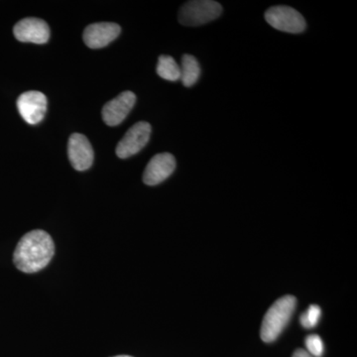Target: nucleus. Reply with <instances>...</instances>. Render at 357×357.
<instances>
[{
  "label": "nucleus",
  "mask_w": 357,
  "mask_h": 357,
  "mask_svg": "<svg viewBox=\"0 0 357 357\" xmlns=\"http://www.w3.org/2000/svg\"><path fill=\"white\" fill-rule=\"evenodd\" d=\"M54 255L55 243L50 234L44 230L35 229L24 234L17 243L13 262L21 272L36 273L47 267Z\"/></svg>",
  "instance_id": "nucleus-1"
},
{
  "label": "nucleus",
  "mask_w": 357,
  "mask_h": 357,
  "mask_svg": "<svg viewBox=\"0 0 357 357\" xmlns=\"http://www.w3.org/2000/svg\"><path fill=\"white\" fill-rule=\"evenodd\" d=\"M297 300L294 296H285L276 301L263 319L260 335L263 342H272L283 332L295 311Z\"/></svg>",
  "instance_id": "nucleus-2"
},
{
  "label": "nucleus",
  "mask_w": 357,
  "mask_h": 357,
  "mask_svg": "<svg viewBox=\"0 0 357 357\" xmlns=\"http://www.w3.org/2000/svg\"><path fill=\"white\" fill-rule=\"evenodd\" d=\"M222 7L213 0H192L185 2L178 11V22L185 26H199L217 20Z\"/></svg>",
  "instance_id": "nucleus-3"
},
{
  "label": "nucleus",
  "mask_w": 357,
  "mask_h": 357,
  "mask_svg": "<svg viewBox=\"0 0 357 357\" xmlns=\"http://www.w3.org/2000/svg\"><path fill=\"white\" fill-rule=\"evenodd\" d=\"M265 20L268 24L282 32L298 34L306 29V20L302 14L292 7L285 6H273L265 13Z\"/></svg>",
  "instance_id": "nucleus-4"
},
{
  "label": "nucleus",
  "mask_w": 357,
  "mask_h": 357,
  "mask_svg": "<svg viewBox=\"0 0 357 357\" xmlns=\"http://www.w3.org/2000/svg\"><path fill=\"white\" fill-rule=\"evenodd\" d=\"M151 135V126L148 122L140 121L128 129L116 146V155L121 159L128 158L141 151L148 143Z\"/></svg>",
  "instance_id": "nucleus-5"
},
{
  "label": "nucleus",
  "mask_w": 357,
  "mask_h": 357,
  "mask_svg": "<svg viewBox=\"0 0 357 357\" xmlns=\"http://www.w3.org/2000/svg\"><path fill=\"white\" fill-rule=\"evenodd\" d=\"M18 112L28 124H37L43 121L47 112V98L37 91H26L18 98Z\"/></svg>",
  "instance_id": "nucleus-6"
},
{
  "label": "nucleus",
  "mask_w": 357,
  "mask_h": 357,
  "mask_svg": "<svg viewBox=\"0 0 357 357\" xmlns=\"http://www.w3.org/2000/svg\"><path fill=\"white\" fill-rule=\"evenodd\" d=\"M14 36L24 43L45 44L50 38V28L39 18H24L16 23L13 28Z\"/></svg>",
  "instance_id": "nucleus-7"
},
{
  "label": "nucleus",
  "mask_w": 357,
  "mask_h": 357,
  "mask_svg": "<svg viewBox=\"0 0 357 357\" xmlns=\"http://www.w3.org/2000/svg\"><path fill=\"white\" fill-rule=\"evenodd\" d=\"M68 155L73 168L86 171L93 163V150L88 138L83 134L74 133L68 143Z\"/></svg>",
  "instance_id": "nucleus-8"
},
{
  "label": "nucleus",
  "mask_w": 357,
  "mask_h": 357,
  "mask_svg": "<svg viewBox=\"0 0 357 357\" xmlns=\"http://www.w3.org/2000/svg\"><path fill=\"white\" fill-rule=\"evenodd\" d=\"M136 102V96L132 91H126L114 100L105 103L102 109V119L109 126L121 124L131 112Z\"/></svg>",
  "instance_id": "nucleus-9"
},
{
  "label": "nucleus",
  "mask_w": 357,
  "mask_h": 357,
  "mask_svg": "<svg viewBox=\"0 0 357 357\" xmlns=\"http://www.w3.org/2000/svg\"><path fill=\"white\" fill-rule=\"evenodd\" d=\"M176 169V159L172 154L160 153L150 160L143 174V182L156 185L172 175Z\"/></svg>",
  "instance_id": "nucleus-10"
},
{
  "label": "nucleus",
  "mask_w": 357,
  "mask_h": 357,
  "mask_svg": "<svg viewBox=\"0 0 357 357\" xmlns=\"http://www.w3.org/2000/svg\"><path fill=\"white\" fill-rule=\"evenodd\" d=\"M121 32V26L116 23H93L84 29L83 38L89 48L100 49L112 43Z\"/></svg>",
  "instance_id": "nucleus-11"
},
{
  "label": "nucleus",
  "mask_w": 357,
  "mask_h": 357,
  "mask_svg": "<svg viewBox=\"0 0 357 357\" xmlns=\"http://www.w3.org/2000/svg\"><path fill=\"white\" fill-rule=\"evenodd\" d=\"M181 77L183 84L187 88L194 86L201 76V67L197 59L192 55L183 56L182 65L180 67Z\"/></svg>",
  "instance_id": "nucleus-12"
},
{
  "label": "nucleus",
  "mask_w": 357,
  "mask_h": 357,
  "mask_svg": "<svg viewBox=\"0 0 357 357\" xmlns=\"http://www.w3.org/2000/svg\"><path fill=\"white\" fill-rule=\"evenodd\" d=\"M157 74L166 81L176 82L180 79V67L171 56H160L157 65Z\"/></svg>",
  "instance_id": "nucleus-13"
},
{
  "label": "nucleus",
  "mask_w": 357,
  "mask_h": 357,
  "mask_svg": "<svg viewBox=\"0 0 357 357\" xmlns=\"http://www.w3.org/2000/svg\"><path fill=\"white\" fill-rule=\"evenodd\" d=\"M321 312V307L317 306V305H312L307 309V311L301 317V324L306 328H314L318 324Z\"/></svg>",
  "instance_id": "nucleus-14"
},
{
  "label": "nucleus",
  "mask_w": 357,
  "mask_h": 357,
  "mask_svg": "<svg viewBox=\"0 0 357 357\" xmlns=\"http://www.w3.org/2000/svg\"><path fill=\"white\" fill-rule=\"evenodd\" d=\"M307 352L314 357H321L324 354V342L317 335H311L305 340Z\"/></svg>",
  "instance_id": "nucleus-15"
},
{
  "label": "nucleus",
  "mask_w": 357,
  "mask_h": 357,
  "mask_svg": "<svg viewBox=\"0 0 357 357\" xmlns=\"http://www.w3.org/2000/svg\"><path fill=\"white\" fill-rule=\"evenodd\" d=\"M293 357H314L312 356L311 354H309L305 349H297L295 352H294Z\"/></svg>",
  "instance_id": "nucleus-16"
},
{
  "label": "nucleus",
  "mask_w": 357,
  "mask_h": 357,
  "mask_svg": "<svg viewBox=\"0 0 357 357\" xmlns=\"http://www.w3.org/2000/svg\"><path fill=\"white\" fill-rule=\"evenodd\" d=\"M112 357H133L130 356H112Z\"/></svg>",
  "instance_id": "nucleus-17"
}]
</instances>
